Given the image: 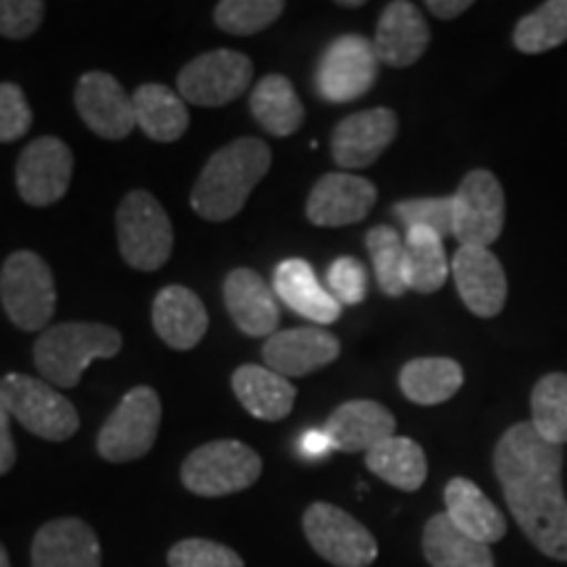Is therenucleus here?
<instances>
[{
	"mask_svg": "<svg viewBox=\"0 0 567 567\" xmlns=\"http://www.w3.org/2000/svg\"><path fill=\"white\" fill-rule=\"evenodd\" d=\"M161 396L151 386H134L97 434V455L109 463H132L153 450L161 431Z\"/></svg>",
	"mask_w": 567,
	"mask_h": 567,
	"instance_id": "nucleus-8",
	"label": "nucleus"
},
{
	"mask_svg": "<svg viewBox=\"0 0 567 567\" xmlns=\"http://www.w3.org/2000/svg\"><path fill=\"white\" fill-rule=\"evenodd\" d=\"M74 153L59 137H38L24 147L17 163V189L32 208H48L69 193Z\"/></svg>",
	"mask_w": 567,
	"mask_h": 567,
	"instance_id": "nucleus-13",
	"label": "nucleus"
},
{
	"mask_svg": "<svg viewBox=\"0 0 567 567\" xmlns=\"http://www.w3.org/2000/svg\"><path fill=\"white\" fill-rule=\"evenodd\" d=\"M446 517L465 536L481 544H494L507 534V520L471 478H452L444 488Z\"/></svg>",
	"mask_w": 567,
	"mask_h": 567,
	"instance_id": "nucleus-26",
	"label": "nucleus"
},
{
	"mask_svg": "<svg viewBox=\"0 0 567 567\" xmlns=\"http://www.w3.org/2000/svg\"><path fill=\"white\" fill-rule=\"evenodd\" d=\"M122 352V334L105 323L69 321L48 326L32 347L34 365L51 386L71 389L82 381L95 360H109Z\"/></svg>",
	"mask_w": 567,
	"mask_h": 567,
	"instance_id": "nucleus-3",
	"label": "nucleus"
},
{
	"mask_svg": "<svg viewBox=\"0 0 567 567\" xmlns=\"http://www.w3.org/2000/svg\"><path fill=\"white\" fill-rule=\"evenodd\" d=\"M365 247L371 252V264L381 292L386 297L405 295V239L392 226H375L365 234Z\"/></svg>",
	"mask_w": 567,
	"mask_h": 567,
	"instance_id": "nucleus-35",
	"label": "nucleus"
},
{
	"mask_svg": "<svg viewBox=\"0 0 567 567\" xmlns=\"http://www.w3.org/2000/svg\"><path fill=\"white\" fill-rule=\"evenodd\" d=\"M74 105L90 132L103 140H126L137 126L132 95L109 71H87L76 82Z\"/></svg>",
	"mask_w": 567,
	"mask_h": 567,
	"instance_id": "nucleus-14",
	"label": "nucleus"
},
{
	"mask_svg": "<svg viewBox=\"0 0 567 567\" xmlns=\"http://www.w3.org/2000/svg\"><path fill=\"white\" fill-rule=\"evenodd\" d=\"M132 105L140 130L155 142H176L187 132V103L166 84H142L134 90Z\"/></svg>",
	"mask_w": 567,
	"mask_h": 567,
	"instance_id": "nucleus-28",
	"label": "nucleus"
},
{
	"mask_svg": "<svg viewBox=\"0 0 567 567\" xmlns=\"http://www.w3.org/2000/svg\"><path fill=\"white\" fill-rule=\"evenodd\" d=\"M300 452L302 457H323L334 452V442L326 434V429H310L300 439Z\"/></svg>",
	"mask_w": 567,
	"mask_h": 567,
	"instance_id": "nucleus-43",
	"label": "nucleus"
},
{
	"mask_svg": "<svg viewBox=\"0 0 567 567\" xmlns=\"http://www.w3.org/2000/svg\"><path fill=\"white\" fill-rule=\"evenodd\" d=\"M252 82V61L239 51H210L197 55L179 71V95L184 103L221 109L245 95Z\"/></svg>",
	"mask_w": 567,
	"mask_h": 567,
	"instance_id": "nucleus-12",
	"label": "nucleus"
},
{
	"mask_svg": "<svg viewBox=\"0 0 567 567\" xmlns=\"http://www.w3.org/2000/svg\"><path fill=\"white\" fill-rule=\"evenodd\" d=\"M48 6L42 0H0V34L27 40L40 30Z\"/></svg>",
	"mask_w": 567,
	"mask_h": 567,
	"instance_id": "nucleus-40",
	"label": "nucleus"
},
{
	"mask_svg": "<svg viewBox=\"0 0 567 567\" xmlns=\"http://www.w3.org/2000/svg\"><path fill=\"white\" fill-rule=\"evenodd\" d=\"M302 530L310 547L334 567H371L379 557L371 530L329 502H313L305 509Z\"/></svg>",
	"mask_w": 567,
	"mask_h": 567,
	"instance_id": "nucleus-9",
	"label": "nucleus"
},
{
	"mask_svg": "<svg viewBox=\"0 0 567 567\" xmlns=\"http://www.w3.org/2000/svg\"><path fill=\"white\" fill-rule=\"evenodd\" d=\"M365 467L400 492H417L429 476V460H425L423 446L396 434L365 452Z\"/></svg>",
	"mask_w": 567,
	"mask_h": 567,
	"instance_id": "nucleus-29",
	"label": "nucleus"
},
{
	"mask_svg": "<svg viewBox=\"0 0 567 567\" xmlns=\"http://www.w3.org/2000/svg\"><path fill=\"white\" fill-rule=\"evenodd\" d=\"M465 373L452 358H415L400 371V389L423 408L442 405L463 389Z\"/></svg>",
	"mask_w": 567,
	"mask_h": 567,
	"instance_id": "nucleus-31",
	"label": "nucleus"
},
{
	"mask_svg": "<svg viewBox=\"0 0 567 567\" xmlns=\"http://www.w3.org/2000/svg\"><path fill=\"white\" fill-rule=\"evenodd\" d=\"M0 302L17 329L45 331L59 302L51 266L32 250L11 252L0 268Z\"/></svg>",
	"mask_w": 567,
	"mask_h": 567,
	"instance_id": "nucleus-4",
	"label": "nucleus"
},
{
	"mask_svg": "<svg viewBox=\"0 0 567 567\" xmlns=\"http://www.w3.org/2000/svg\"><path fill=\"white\" fill-rule=\"evenodd\" d=\"M339 352H342L339 339L329 329H321V326L276 331L264 344L266 368H271L284 379H297V375L321 371V368L334 363Z\"/></svg>",
	"mask_w": 567,
	"mask_h": 567,
	"instance_id": "nucleus-18",
	"label": "nucleus"
},
{
	"mask_svg": "<svg viewBox=\"0 0 567 567\" xmlns=\"http://www.w3.org/2000/svg\"><path fill=\"white\" fill-rule=\"evenodd\" d=\"M379 63L371 40L363 34H342L329 42L318 61V95L329 103L358 101L379 80Z\"/></svg>",
	"mask_w": 567,
	"mask_h": 567,
	"instance_id": "nucleus-10",
	"label": "nucleus"
},
{
	"mask_svg": "<svg viewBox=\"0 0 567 567\" xmlns=\"http://www.w3.org/2000/svg\"><path fill=\"white\" fill-rule=\"evenodd\" d=\"M425 9L434 13L436 19H457L460 13L473 9V3L471 0H429Z\"/></svg>",
	"mask_w": 567,
	"mask_h": 567,
	"instance_id": "nucleus-44",
	"label": "nucleus"
},
{
	"mask_svg": "<svg viewBox=\"0 0 567 567\" xmlns=\"http://www.w3.org/2000/svg\"><path fill=\"white\" fill-rule=\"evenodd\" d=\"M394 216L405 229L425 226L436 231L439 237H452L455 226V205L452 197H415V200H402L394 205Z\"/></svg>",
	"mask_w": 567,
	"mask_h": 567,
	"instance_id": "nucleus-37",
	"label": "nucleus"
},
{
	"mask_svg": "<svg viewBox=\"0 0 567 567\" xmlns=\"http://www.w3.org/2000/svg\"><path fill=\"white\" fill-rule=\"evenodd\" d=\"M444 243L436 231L415 226L405 234V279L408 289L421 295H434L444 287L452 274Z\"/></svg>",
	"mask_w": 567,
	"mask_h": 567,
	"instance_id": "nucleus-32",
	"label": "nucleus"
},
{
	"mask_svg": "<svg viewBox=\"0 0 567 567\" xmlns=\"http://www.w3.org/2000/svg\"><path fill=\"white\" fill-rule=\"evenodd\" d=\"M396 421L392 410L373 400H350L339 405L326 421V434L331 436L337 452H371L375 444L394 436Z\"/></svg>",
	"mask_w": 567,
	"mask_h": 567,
	"instance_id": "nucleus-23",
	"label": "nucleus"
},
{
	"mask_svg": "<svg viewBox=\"0 0 567 567\" xmlns=\"http://www.w3.org/2000/svg\"><path fill=\"white\" fill-rule=\"evenodd\" d=\"M32 567H101V542L80 517H59L34 534Z\"/></svg>",
	"mask_w": 567,
	"mask_h": 567,
	"instance_id": "nucleus-21",
	"label": "nucleus"
},
{
	"mask_svg": "<svg viewBox=\"0 0 567 567\" xmlns=\"http://www.w3.org/2000/svg\"><path fill=\"white\" fill-rule=\"evenodd\" d=\"M224 302L234 326L247 337H274L281 310L274 289L252 268H234L224 281Z\"/></svg>",
	"mask_w": 567,
	"mask_h": 567,
	"instance_id": "nucleus-19",
	"label": "nucleus"
},
{
	"mask_svg": "<svg viewBox=\"0 0 567 567\" xmlns=\"http://www.w3.org/2000/svg\"><path fill=\"white\" fill-rule=\"evenodd\" d=\"M281 13V0H221L216 3L213 19H216L218 30L247 38V34L264 32Z\"/></svg>",
	"mask_w": 567,
	"mask_h": 567,
	"instance_id": "nucleus-36",
	"label": "nucleus"
},
{
	"mask_svg": "<svg viewBox=\"0 0 567 567\" xmlns=\"http://www.w3.org/2000/svg\"><path fill=\"white\" fill-rule=\"evenodd\" d=\"M339 6H344V9H360L363 0H339Z\"/></svg>",
	"mask_w": 567,
	"mask_h": 567,
	"instance_id": "nucleus-46",
	"label": "nucleus"
},
{
	"mask_svg": "<svg viewBox=\"0 0 567 567\" xmlns=\"http://www.w3.org/2000/svg\"><path fill=\"white\" fill-rule=\"evenodd\" d=\"M400 130L396 113L389 109L358 111L342 118L331 134V155L347 174L373 166L392 145Z\"/></svg>",
	"mask_w": 567,
	"mask_h": 567,
	"instance_id": "nucleus-15",
	"label": "nucleus"
},
{
	"mask_svg": "<svg viewBox=\"0 0 567 567\" xmlns=\"http://www.w3.org/2000/svg\"><path fill=\"white\" fill-rule=\"evenodd\" d=\"M423 555L431 567H494L488 544L465 536L446 513L434 515L423 528Z\"/></svg>",
	"mask_w": 567,
	"mask_h": 567,
	"instance_id": "nucleus-30",
	"label": "nucleus"
},
{
	"mask_svg": "<svg viewBox=\"0 0 567 567\" xmlns=\"http://www.w3.org/2000/svg\"><path fill=\"white\" fill-rule=\"evenodd\" d=\"M118 252L137 271H158L174 252V226L163 205L145 189H134L116 210Z\"/></svg>",
	"mask_w": 567,
	"mask_h": 567,
	"instance_id": "nucleus-5",
	"label": "nucleus"
},
{
	"mask_svg": "<svg viewBox=\"0 0 567 567\" xmlns=\"http://www.w3.org/2000/svg\"><path fill=\"white\" fill-rule=\"evenodd\" d=\"M264 473V460L252 446L218 439L189 452L182 465V484L197 496H229L250 488Z\"/></svg>",
	"mask_w": 567,
	"mask_h": 567,
	"instance_id": "nucleus-6",
	"label": "nucleus"
},
{
	"mask_svg": "<svg viewBox=\"0 0 567 567\" xmlns=\"http://www.w3.org/2000/svg\"><path fill=\"white\" fill-rule=\"evenodd\" d=\"M231 389L247 413L268 423L284 421L297 400V389L289 379L266 365H239L231 375Z\"/></svg>",
	"mask_w": 567,
	"mask_h": 567,
	"instance_id": "nucleus-25",
	"label": "nucleus"
},
{
	"mask_svg": "<svg viewBox=\"0 0 567 567\" xmlns=\"http://www.w3.org/2000/svg\"><path fill=\"white\" fill-rule=\"evenodd\" d=\"M0 567H11L9 551H6V547H3V544H0Z\"/></svg>",
	"mask_w": 567,
	"mask_h": 567,
	"instance_id": "nucleus-45",
	"label": "nucleus"
},
{
	"mask_svg": "<svg viewBox=\"0 0 567 567\" xmlns=\"http://www.w3.org/2000/svg\"><path fill=\"white\" fill-rule=\"evenodd\" d=\"M431 30L423 11L408 0H394L381 13L375 27L373 48L381 63L394 69H408L423 59L429 51Z\"/></svg>",
	"mask_w": 567,
	"mask_h": 567,
	"instance_id": "nucleus-20",
	"label": "nucleus"
},
{
	"mask_svg": "<svg viewBox=\"0 0 567 567\" xmlns=\"http://www.w3.org/2000/svg\"><path fill=\"white\" fill-rule=\"evenodd\" d=\"M153 329L172 350H193L208 331V313H205L203 300L182 284L161 289L153 300Z\"/></svg>",
	"mask_w": 567,
	"mask_h": 567,
	"instance_id": "nucleus-22",
	"label": "nucleus"
},
{
	"mask_svg": "<svg viewBox=\"0 0 567 567\" xmlns=\"http://www.w3.org/2000/svg\"><path fill=\"white\" fill-rule=\"evenodd\" d=\"M329 292L342 305H360L368 292V271L358 258H337L329 266Z\"/></svg>",
	"mask_w": 567,
	"mask_h": 567,
	"instance_id": "nucleus-41",
	"label": "nucleus"
},
{
	"mask_svg": "<svg viewBox=\"0 0 567 567\" xmlns=\"http://www.w3.org/2000/svg\"><path fill=\"white\" fill-rule=\"evenodd\" d=\"M379 200L375 187L363 176H354L347 172L323 174L310 189L308 205H305V216L316 226H350L360 224L371 213Z\"/></svg>",
	"mask_w": 567,
	"mask_h": 567,
	"instance_id": "nucleus-17",
	"label": "nucleus"
},
{
	"mask_svg": "<svg viewBox=\"0 0 567 567\" xmlns=\"http://www.w3.org/2000/svg\"><path fill=\"white\" fill-rule=\"evenodd\" d=\"M32 109L24 90L13 82H0V142H17L32 130Z\"/></svg>",
	"mask_w": 567,
	"mask_h": 567,
	"instance_id": "nucleus-39",
	"label": "nucleus"
},
{
	"mask_svg": "<svg viewBox=\"0 0 567 567\" xmlns=\"http://www.w3.org/2000/svg\"><path fill=\"white\" fill-rule=\"evenodd\" d=\"M274 292L284 305L295 310L297 316L308 318L318 326L334 323L342 316V305L334 300V295L318 281L308 260L289 258L281 260L274 271Z\"/></svg>",
	"mask_w": 567,
	"mask_h": 567,
	"instance_id": "nucleus-24",
	"label": "nucleus"
},
{
	"mask_svg": "<svg viewBox=\"0 0 567 567\" xmlns=\"http://www.w3.org/2000/svg\"><path fill=\"white\" fill-rule=\"evenodd\" d=\"M250 111L255 122L274 137H289L305 122V105L295 84L284 74H268L250 92Z\"/></svg>",
	"mask_w": 567,
	"mask_h": 567,
	"instance_id": "nucleus-27",
	"label": "nucleus"
},
{
	"mask_svg": "<svg viewBox=\"0 0 567 567\" xmlns=\"http://www.w3.org/2000/svg\"><path fill=\"white\" fill-rule=\"evenodd\" d=\"M271 168V147L264 140L243 137L234 140L210 155L203 174L193 187V210L205 221H231L245 203L250 200L252 189L266 179Z\"/></svg>",
	"mask_w": 567,
	"mask_h": 567,
	"instance_id": "nucleus-2",
	"label": "nucleus"
},
{
	"mask_svg": "<svg viewBox=\"0 0 567 567\" xmlns=\"http://www.w3.org/2000/svg\"><path fill=\"white\" fill-rule=\"evenodd\" d=\"M455 226L452 237L460 247H492L505 229V189L486 168L467 172L455 197Z\"/></svg>",
	"mask_w": 567,
	"mask_h": 567,
	"instance_id": "nucleus-11",
	"label": "nucleus"
},
{
	"mask_svg": "<svg viewBox=\"0 0 567 567\" xmlns=\"http://www.w3.org/2000/svg\"><path fill=\"white\" fill-rule=\"evenodd\" d=\"M457 295L478 318H494L507 302V276L499 258L488 247H457L452 258Z\"/></svg>",
	"mask_w": 567,
	"mask_h": 567,
	"instance_id": "nucleus-16",
	"label": "nucleus"
},
{
	"mask_svg": "<svg viewBox=\"0 0 567 567\" xmlns=\"http://www.w3.org/2000/svg\"><path fill=\"white\" fill-rule=\"evenodd\" d=\"M563 463V446L549 444L530 421L509 425L494 450L496 478L517 526L542 555L567 563Z\"/></svg>",
	"mask_w": 567,
	"mask_h": 567,
	"instance_id": "nucleus-1",
	"label": "nucleus"
},
{
	"mask_svg": "<svg viewBox=\"0 0 567 567\" xmlns=\"http://www.w3.org/2000/svg\"><path fill=\"white\" fill-rule=\"evenodd\" d=\"M513 42L520 53L538 55L567 42V0H549L515 24Z\"/></svg>",
	"mask_w": 567,
	"mask_h": 567,
	"instance_id": "nucleus-34",
	"label": "nucleus"
},
{
	"mask_svg": "<svg viewBox=\"0 0 567 567\" xmlns=\"http://www.w3.org/2000/svg\"><path fill=\"white\" fill-rule=\"evenodd\" d=\"M530 425L549 444H567V373H547L530 392Z\"/></svg>",
	"mask_w": 567,
	"mask_h": 567,
	"instance_id": "nucleus-33",
	"label": "nucleus"
},
{
	"mask_svg": "<svg viewBox=\"0 0 567 567\" xmlns=\"http://www.w3.org/2000/svg\"><path fill=\"white\" fill-rule=\"evenodd\" d=\"M13 463H17V444L11 436V413L0 396V476H6Z\"/></svg>",
	"mask_w": 567,
	"mask_h": 567,
	"instance_id": "nucleus-42",
	"label": "nucleus"
},
{
	"mask_svg": "<svg viewBox=\"0 0 567 567\" xmlns=\"http://www.w3.org/2000/svg\"><path fill=\"white\" fill-rule=\"evenodd\" d=\"M168 567H245V559L210 538H184L168 551Z\"/></svg>",
	"mask_w": 567,
	"mask_h": 567,
	"instance_id": "nucleus-38",
	"label": "nucleus"
},
{
	"mask_svg": "<svg viewBox=\"0 0 567 567\" xmlns=\"http://www.w3.org/2000/svg\"><path fill=\"white\" fill-rule=\"evenodd\" d=\"M0 396H3L9 413L30 434L45 439V442H66L80 429L76 408L48 381L24 373H9L0 381Z\"/></svg>",
	"mask_w": 567,
	"mask_h": 567,
	"instance_id": "nucleus-7",
	"label": "nucleus"
}]
</instances>
